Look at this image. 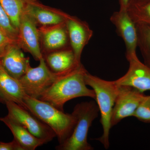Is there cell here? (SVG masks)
<instances>
[{"mask_svg": "<svg viewBox=\"0 0 150 150\" xmlns=\"http://www.w3.org/2000/svg\"><path fill=\"white\" fill-rule=\"evenodd\" d=\"M149 1L150 0H131L129 6L132 5H140L144 4Z\"/></svg>", "mask_w": 150, "mask_h": 150, "instance_id": "26", "label": "cell"}, {"mask_svg": "<svg viewBox=\"0 0 150 150\" xmlns=\"http://www.w3.org/2000/svg\"><path fill=\"white\" fill-rule=\"evenodd\" d=\"M25 11L41 26L65 22L68 15L62 11L44 5L37 0H29Z\"/></svg>", "mask_w": 150, "mask_h": 150, "instance_id": "12", "label": "cell"}, {"mask_svg": "<svg viewBox=\"0 0 150 150\" xmlns=\"http://www.w3.org/2000/svg\"><path fill=\"white\" fill-rule=\"evenodd\" d=\"M38 29L43 47L46 51L51 52L67 48L70 44L65 22L41 26Z\"/></svg>", "mask_w": 150, "mask_h": 150, "instance_id": "14", "label": "cell"}, {"mask_svg": "<svg viewBox=\"0 0 150 150\" xmlns=\"http://www.w3.org/2000/svg\"><path fill=\"white\" fill-rule=\"evenodd\" d=\"M117 34L123 39L126 48V58L137 55L138 36L137 24L129 16L127 10L114 12L110 17Z\"/></svg>", "mask_w": 150, "mask_h": 150, "instance_id": "9", "label": "cell"}, {"mask_svg": "<svg viewBox=\"0 0 150 150\" xmlns=\"http://www.w3.org/2000/svg\"><path fill=\"white\" fill-rule=\"evenodd\" d=\"M129 69L125 75L115 81L118 86H127L144 93L150 91V68L140 62L137 55L126 58Z\"/></svg>", "mask_w": 150, "mask_h": 150, "instance_id": "10", "label": "cell"}, {"mask_svg": "<svg viewBox=\"0 0 150 150\" xmlns=\"http://www.w3.org/2000/svg\"><path fill=\"white\" fill-rule=\"evenodd\" d=\"M137 24L138 46H140L145 64L150 68V25L143 23Z\"/></svg>", "mask_w": 150, "mask_h": 150, "instance_id": "19", "label": "cell"}, {"mask_svg": "<svg viewBox=\"0 0 150 150\" xmlns=\"http://www.w3.org/2000/svg\"><path fill=\"white\" fill-rule=\"evenodd\" d=\"M14 43H17L0 31V59L5 54L8 47Z\"/></svg>", "mask_w": 150, "mask_h": 150, "instance_id": "23", "label": "cell"}, {"mask_svg": "<svg viewBox=\"0 0 150 150\" xmlns=\"http://www.w3.org/2000/svg\"><path fill=\"white\" fill-rule=\"evenodd\" d=\"M0 150H23L16 140L5 143L0 142Z\"/></svg>", "mask_w": 150, "mask_h": 150, "instance_id": "24", "label": "cell"}, {"mask_svg": "<svg viewBox=\"0 0 150 150\" xmlns=\"http://www.w3.org/2000/svg\"><path fill=\"white\" fill-rule=\"evenodd\" d=\"M23 102L25 108L54 131L59 144H63L71 136L76 123V117L72 113H65L48 102L26 94Z\"/></svg>", "mask_w": 150, "mask_h": 150, "instance_id": "2", "label": "cell"}, {"mask_svg": "<svg viewBox=\"0 0 150 150\" xmlns=\"http://www.w3.org/2000/svg\"><path fill=\"white\" fill-rule=\"evenodd\" d=\"M0 63L9 74L18 80L30 66L29 58L25 57L21 48L17 43H13L8 47L0 59Z\"/></svg>", "mask_w": 150, "mask_h": 150, "instance_id": "13", "label": "cell"}, {"mask_svg": "<svg viewBox=\"0 0 150 150\" xmlns=\"http://www.w3.org/2000/svg\"><path fill=\"white\" fill-rule=\"evenodd\" d=\"M44 59L49 69L56 74L67 72L81 64L77 62L71 48L50 52Z\"/></svg>", "mask_w": 150, "mask_h": 150, "instance_id": "17", "label": "cell"}, {"mask_svg": "<svg viewBox=\"0 0 150 150\" xmlns=\"http://www.w3.org/2000/svg\"><path fill=\"white\" fill-rule=\"evenodd\" d=\"M8 110V115L27 129L35 137L46 141L51 142L56 137L54 131L46 123L13 101L5 103Z\"/></svg>", "mask_w": 150, "mask_h": 150, "instance_id": "6", "label": "cell"}, {"mask_svg": "<svg viewBox=\"0 0 150 150\" xmlns=\"http://www.w3.org/2000/svg\"><path fill=\"white\" fill-rule=\"evenodd\" d=\"M70 46L76 60L80 64L81 56L85 46L93 35V31L87 23L68 14L66 21Z\"/></svg>", "mask_w": 150, "mask_h": 150, "instance_id": "11", "label": "cell"}, {"mask_svg": "<svg viewBox=\"0 0 150 150\" xmlns=\"http://www.w3.org/2000/svg\"><path fill=\"white\" fill-rule=\"evenodd\" d=\"M86 71L81 64L62 74L39 99L48 103L62 111L66 103L77 98L88 97L95 100L94 91L87 87L85 81Z\"/></svg>", "mask_w": 150, "mask_h": 150, "instance_id": "1", "label": "cell"}, {"mask_svg": "<svg viewBox=\"0 0 150 150\" xmlns=\"http://www.w3.org/2000/svg\"><path fill=\"white\" fill-rule=\"evenodd\" d=\"M99 108L93 100L76 105L72 114L76 123L70 137L63 144L56 147L59 150H92L93 148L88 142V130L94 120L98 117Z\"/></svg>", "mask_w": 150, "mask_h": 150, "instance_id": "4", "label": "cell"}, {"mask_svg": "<svg viewBox=\"0 0 150 150\" xmlns=\"http://www.w3.org/2000/svg\"><path fill=\"white\" fill-rule=\"evenodd\" d=\"M62 74L52 71L43 57L39 60L38 67L30 66L19 81L26 95L39 99Z\"/></svg>", "mask_w": 150, "mask_h": 150, "instance_id": "5", "label": "cell"}, {"mask_svg": "<svg viewBox=\"0 0 150 150\" xmlns=\"http://www.w3.org/2000/svg\"><path fill=\"white\" fill-rule=\"evenodd\" d=\"M25 95L19 81L9 74L0 63V103L13 101L23 107Z\"/></svg>", "mask_w": 150, "mask_h": 150, "instance_id": "15", "label": "cell"}, {"mask_svg": "<svg viewBox=\"0 0 150 150\" xmlns=\"http://www.w3.org/2000/svg\"><path fill=\"white\" fill-rule=\"evenodd\" d=\"M118 92L112 109L111 127L127 117L133 116L138 106L146 96L137 90L127 86H118Z\"/></svg>", "mask_w": 150, "mask_h": 150, "instance_id": "7", "label": "cell"}, {"mask_svg": "<svg viewBox=\"0 0 150 150\" xmlns=\"http://www.w3.org/2000/svg\"><path fill=\"white\" fill-rule=\"evenodd\" d=\"M29 0H0V4L18 30L21 16Z\"/></svg>", "mask_w": 150, "mask_h": 150, "instance_id": "18", "label": "cell"}, {"mask_svg": "<svg viewBox=\"0 0 150 150\" xmlns=\"http://www.w3.org/2000/svg\"><path fill=\"white\" fill-rule=\"evenodd\" d=\"M11 131L16 140L23 150H34L46 144V141L33 135L27 129L11 118L8 115L0 118Z\"/></svg>", "mask_w": 150, "mask_h": 150, "instance_id": "16", "label": "cell"}, {"mask_svg": "<svg viewBox=\"0 0 150 150\" xmlns=\"http://www.w3.org/2000/svg\"><path fill=\"white\" fill-rule=\"evenodd\" d=\"M127 11L135 23L150 25V1L140 5L129 6Z\"/></svg>", "mask_w": 150, "mask_h": 150, "instance_id": "20", "label": "cell"}, {"mask_svg": "<svg viewBox=\"0 0 150 150\" xmlns=\"http://www.w3.org/2000/svg\"><path fill=\"white\" fill-rule=\"evenodd\" d=\"M0 31L17 43L18 32L0 4Z\"/></svg>", "mask_w": 150, "mask_h": 150, "instance_id": "21", "label": "cell"}, {"mask_svg": "<svg viewBox=\"0 0 150 150\" xmlns=\"http://www.w3.org/2000/svg\"><path fill=\"white\" fill-rule=\"evenodd\" d=\"M87 86L92 88L96 94V100L100 112V123L103 127V134L97 139L107 149L110 145L109 135L112 128L110 124L111 115L118 92L119 86L115 81L102 79L91 74L87 71L85 74Z\"/></svg>", "mask_w": 150, "mask_h": 150, "instance_id": "3", "label": "cell"}, {"mask_svg": "<svg viewBox=\"0 0 150 150\" xmlns=\"http://www.w3.org/2000/svg\"><path fill=\"white\" fill-rule=\"evenodd\" d=\"M130 1L131 0H118L119 6H120L119 9L127 10Z\"/></svg>", "mask_w": 150, "mask_h": 150, "instance_id": "25", "label": "cell"}, {"mask_svg": "<svg viewBox=\"0 0 150 150\" xmlns=\"http://www.w3.org/2000/svg\"><path fill=\"white\" fill-rule=\"evenodd\" d=\"M37 24L25 10L21 18L18 29L17 44L30 53L35 60L39 61L43 56L40 48V35Z\"/></svg>", "mask_w": 150, "mask_h": 150, "instance_id": "8", "label": "cell"}, {"mask_svg": "<svg viewBox=\"0 0 150 150\" xmlns=\"http://www.w3.org/2000/svg\"><path fill=\"white\" fill-rule=\"evenodd\" d=\"M133 116L142 122L150 123V96H146L138 106Z\"/></svg>", "mask_w": 150, "mask_h": 150, "instance_id": "22", "label": "cell"}]
</instances>
